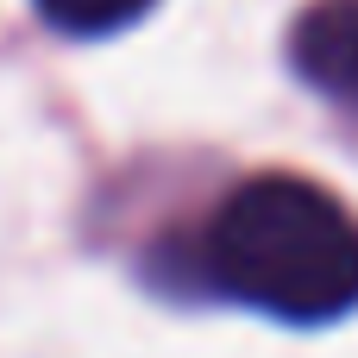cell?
<instances>
[{
  "mask_svg": "<svg viewBox=\"0 0 358 358\" xmlns=\"http://www.w3.org/2000/svg\"><path fill=\"white\" fill-rule=\"evenodd\" d=\"M145 6H151V0H38V13H44L57 31H69V38L120 31V25H132Z\"/></svg>",
  "mask_w": 358,
  "mask_h": 358,
  "instance_id": "3957f363",
  "label": "cell"
},
{
  "mask_svg": "<svg viewBox=\"0 0 358 358\" xmlns=\"http://www.w3.org/2000/svg\"><path fill=\"white\" fill-rule=\"evenodd\" d=\"M289 63L327 101L358 107V0H315L289 25Z\"/></svg>",
  "mask_w": 358,
  "mask_h": 358,
  "instance_id": "7a4b0ae2",
  "label": "cell"
},
{
  "mask_svg": "<svg viewBox=\"0 0 358 358\" xmlns=\"http://www.w3.org/2000/svg\"><path fill=\"white\" fill-rule=\"evenodd\" d=\"M208 289L321 327L358 308V214L308 176H252L239 182L201 233Z\"/></svg>",
  "mask_w": 358,
  "mask_h": 358,
  "instance_id": "6da1fadb",
  "label": "cell"
}]
</instances>
